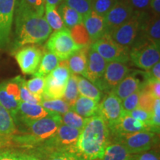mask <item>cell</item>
I'll return each instance as SVG.
<instances>
[{
  "instance_id": "6da1fadb",
  "label": "cell",
  "mask_w": 160,
  "mask_h": 160,
  "mask_svg": "<svg viewBox=\"0 0 160 160\" xmlns=\"http://www.w3.org/2000/svg\"><path fill=\"white\" fill-rule=\"evenodd\" d=\"M14 16V41L12 46L13 51L25 45H41L51 34L52 29L45 15L37 13L23 0H17Z\"/></svg>"
},
{
  "instance_id": "7a4b0ae2",
  "label": "cell",
  "mask_w": 160,
  "mask_h": 160,
  "mask_svg": "<svg viewBox=\"0 0 160 160\" xmlns=\"http://www.w3.org/2000/svg\"><path fill=\"white\" fill-rule=\"evenodd\" d=\"M110 131L107 124L99 115L88 118L80 131L76 152L82 160H98L109 143Z\"/></svg>"
},
{
  "instance_id": "3957f363",
  "label": "cell",
  "mask_w": 160,
  "mask_h": 160,
  "mask_svg": "<svg viewBox=\"0 0 160 160\" xmlns=\"http://www.w3.org/2000/svg\"><path fill=\"white\" fill-rule=\"evenodd\" d=\"M146 13H134L131 19L112 32V39L130 50L133 45L148 41L142 34V22Z\"/></svg>"
},
{
  "instance_id": "277c9868",
  "label": "cell",
  "mask_w": 160,
  "mask_h": 160,
  "mask_svg": "<svg viewBox=\"0 0 160 160\" xmlns=\"http://www.w3.org/2000/svg\"><path fill=\"white\" fill-rule=\"evenodd\" d=\"M45 48L57 56L60 60H67L82 48L73 41L70 29L65 28L51 33L46 42Z\"/></svg>"
},
{
  "instance_id": "5b68a950",
  "label": "cell",
  "mask_w": 160,
  "mask_h": 160,
  "mask_svg": "<svg viewBox=\"0 0 160 160\" xmlns=\"http://www.w3.org/2000/svg\"><path fill=\"white\" fill-rule=\"evenodd\" d=\"M23 124L28 128L29 135L34 142L35 148H37L42 142L53 137L62 122L61 115L50 113L42 119L23 122Z\"/></svg>"
},
{
  "instance_id": "8992f818",
  "label": "cell",
  "mask_w": 160,
  "mask_h": 160,
  "mask_svg": "<svg viewBox=\"0 0 160 160\" xmlns=\"http://www.w3.org/2000/svg\"><path fill=\"white\" fill-rule=\"evenodd\" d=\"M91 47L107 62H119L126 63L130 60V49L118 44L108 33L92 43Z\"/></svg>"
},
{
  "instance_id": "52a82bcc",
  "label": "cell",
  "mask_w": 160,
  "mask_h": 160,
  "mask_svg": "<svg viewBox=\"0 0 160 160\" xmlns=\"http://www.w3.org/2000/svg\"><path fill=\"white\" fill-rule=\"evenodd\" d=\"M159 47L148 41L137 44L130 50V60L136 67L145 71H148L159 62Z\"/></svg>"
},
{
  "instance_id": "ba28073f",
  "label": "cell",
  "mask_w": 160,
  "mask_h": 160,
  "mask_svg": "<svg viewBox=\"0 0 160 160\" xmlns=\"http://www.w3.org/2000/svg\"><path fill=\"white\" fill-rule=\"evenodd\" d=\"M114 137L116 142L125 145L131 154L150 151L157 143V133L151 131H141Z\"/></svg>"
},
{
  "instance_id": "9c48e42d",
  "label": "cell",
  "mask_w": 160,
  "mask_h": 160,
  "mask_svg": "<svg viewBox=\"0 0 160 160\" xmlns=\"http://www.w3.org/2000/svg\"><path fill=\"white\" fill-rule=\"evenodd\" d=\"M43 53L44 49L39 46L28 45L17 50L14 57L22 73L31 75L37 72Z\"/></svg>"
},
{
  "instance_id": "30bf717a",
  "label": "cell",
  "mask_w": 160,
  "mask_h": 160,
  "mask_svg": "<svg viewBox=\"0 0 160 160\" xmlns=\"http://www.w3.org/2000/svg\"><path fill=\"white\" fill-rule=\"evenodd\" d=\"M151 79L148 71H131L113 89V93L118 98L123 100L132 93L142 91Z\"/></svg>"
},
{
  "instance_id": "8fae6325",
  "label": "cell",
  "mask_w": 160,
  "mask_h": 160,
  "mask_svg": "<svg viewBox=\"0 0 160 160\" xmlns=\"http://www.w3.org/2000/svg\"><path fill=\"white\" fill-rule=\"evenodd\" d=\"M131 71L125 63L119 62H108L103 76L97 83V87L106 93L112 92Z\"/></svg>"
},
{
  "instance_id": "7c38bea8",
  "label": "cell",
  "mask_w": 160,
  "mask_h": 160,
  "mask_svg": "<svg viewBox=\"0 0 160 160\" xmlns=\"http://www.w3.org/2000/svg\"><path fill=\"white\" fill-rule=\"evenodd\" d=\"M124 113L122 100L112 92L106 93L99 103L98 115L102 118L108 128L117 122Z\"/></svg>"
},
{
  "instance_id": "4fadbf2b",
  "label": "cell",
  "mask_w": 160,
  "mask_h": 160,
  "mask_svg": "<svg viewBox=\"0 0 160 160\" xmlns=\"http://www.w3.org/2000/svg\"><path fill=\"white\" fill-rule=\"evenodd\" d=\"M17 0H0V50L9 43Z\"/></svg>"
},
{
  "instance_id": "5bb4252c",
  "label": "cell",
  "mask_w": 160,
  "mask_h": 160,
  "mask_svg": "<svg viewBox=\"0 0 160 160\" xmlns=\"http://www.w3.org/2000/svg\"><path fill=\"white\" fill-rule=\"evenodd\" d=\"M134 14L133 9L123 0H118L105 16L106 33H111Z\"/></svg>"
},
{
  "instance_id": "9a60e30c",
  "label": "cell",
  "mask_w": 160,
  "mask_h": 160,
  "mask_svg": "<svg viewBox=\"0 0 160 160\" xmlns=\"http://www.w3.org/2000/svg\"><path fill=\"white\" fill-rule=\"evenodd\" d=\"M108 62L90 46L88 51V62L85 78L97 86L103 76Z\"/></svg>"
},
{
  "instance_id": "2e32d148",
  "label": "cell",
  "mask_w": 160,
  "mask_h": 160,
  "mask_svg": "<svg viewBox=\"0 0 160 160\" xmlns=\"http://www.w3.org/2000/svg\"><path fill=\"white\" fill-rule=\"evenodd\" d=\"M108 128L109 131L111 132L113 136L129 134L141 131L152 132L149 126L141 122L126 113H124L117 122Z\"/></svg>"
},
{
  "instance_id": "e0dca14e",
  "label": "cell",
  "mask_w": 160,
  "mask_h": 160,
  "mask_svg": "<svg viewBox=\"0 0 160 160\" xmlns=\"http://www.w3.org/2000/svg\"><path fill=\"white\" fill-rule=\"evenodd\" d=\"M142 34L146 40L159 46L160 45V18L159 16L147 13L142 22Z\"/></svg>"
},
{
  "instance_id": "ac0fdd59",
  "label": "cell",
  "mask_w": 160,
  "mask_h": 160,
  "mask_svg": "<svg viewBox=\"0 0 160 160\" xmlns=\"http://www.w3.org/2000/svg\"><path fill=\"white\" fill-rule=\"evenodd\" d=\"M82 22L85 25L92 42H94L106 33L105 17L93 11H91L83 18Z\"/></svg>"
},
{
  "instance_id": "d6986e66",
  "label": "cell",
  "mask_w": 160,
  "mask_h": 160,
  "mask_svg": "<svg viewBox=\"0 0 160 160\" xmlns=\"http://www.w3.org/2000/svg\"><path fill=\"white\" fill-rule=\"evenodd\" d=\"M49 113V112L39 104H31L22 101L19 102L18 115H20V119L22 122L42 119Z\"/></svg>"
},
{
  "instance_id": "ffe728a7",
  "label": "cell",
  "mask_w": 160,
  "mask_h": 160,
  "mask_svg": "<svg viewBox=\"0 0 160 160\" xmlns=\"http://www.w3.org/2000/svg\"><path fill=\"white\" fill-rule=\"evenodd\" d=\"M99 103L93 99L79 96L70 110L76 112L82 117L90 118L98 115Z\"/></svg>"
},
{
  "instance_id": "44dd1931",
  "label": "cell",
  "mask_w": 160,
  "mask_h": 160,
  "mask_svg": "<svg viewBox=\"0 0 160 160\" xmlns=\"http://www.w3.org/2000/svg\"><path fill=\"white\" fill-rule=\"evenodd\" d=\"M88 48H82L75 52L68 59V67L72 73L81 75L84 77L85 74L88 62Z\"/></svg>"
},
{
  "instance_id": "7402d4cb",
  "label": "cell",
  "mask_w": 160,
  "mask_h": 160,
  "mask_svg": "<svg viewBox=\"0 0 160 160\" xmlns=\"http://www.w3.org/2000/svg\"><path fill=\"white\" fill-rule=\"evenodd\" d=\"M133 154L125 145L119 142L108 144L101 158L98 160H131Z\"/></svg>"
},
{
  "instance_id": "603a6c76",
  "label": "cell",
  "mask_w": 160,
  "mask_h": 160,
  "mask_svg": "<svg viewBox=\"0 0 160 160\" xmlns=\"http://www.w3.org/2000/svg\"><path fill=\"white\" fill-rule=\"evenodd\" d=\"M57 7L58 12L67 28L71 29L78 24L82 22V16L74 9L66 5L65 2H62Z\"/></svg>"
},
{
  "instance_id": "cb8c5ba5",
  "label": "cell",
  "mask_w": 160,
  "mask_h": 160,
  "mask_svg": "<svg viewBox=\"0 0 160 160\" xmlns=\"http://www.w3.org/2000/svg\"><path fill=\"white\" fill-rule=\"evenodd\" d=\"M78 91L79 96L88 98L99 102L102 98V92L89 80L78 75Z\"/></svg>"
},
{
  "instance_id": "d4e9b609",
  "label": "cell",
  "mask_w": 160,
  "mask_h": 160,
  "mask_svg": "<svg viewBox=\"0 0 160 160\" xmlns=\"http://www.w3.org/2000/svg\"><path fill=\"white\" fill-rule=\"evenodd\" d=\"M66 85L58 82L51 76L48 75L45 77V87L43 99H62Z\"/></svg>"
},
{
  "instance_id": "484cf974",
  "label": "cell",
  "mask_w": 160,
  "mask_h": 160,
  "mask_svg": "<svg viewBox=\"0 0 160 160\" xmlns=\"http://www.w3.org/2000/svg\"><path fill=\"white\" fill-rule=\"evenodd\" d=\"M60 59L57 56L48 51L43 53L39 66L37 72L33 74L34 77H45L53 71L59 65Z\"/></svg>"
},
{
  "instance_id": "4316f807",
  "label": "cell",
  "mask_w": 160,
  "mask_h": 160,
  "mask_svg": "<svg viewBox=\"0 0 160 160\" xmlns=\"http://www.w3.org/2000/svg\"><path fill=\"white\" fill-rule=\"evenodd\" d=\"M20 102H18L8 93L5 87V83L0 84V104L4 106L11 113L13 119L17 120L19 113V105Z\"/></svg>"
},
{
  "instance_id": "83f0119b",
  "label": "cell",
  "mask_w": 160,
  "mask_h": 160,
  "mask_svg": "<svg viewBox=\"0 0 160 160\" xmlns=\"http://www.w3.org/2000/svg\"><path fill=\"white\" fill-rule=\"evenodd\" d=\"M45 19L52 31H59L66 28L57 10V6L45 3Z\"/></svg>"
},
{
  "instance_id": "f1b7e54d",
  "label": "cell",
  "mask_w": 160,
  "mask_h": 160,
  "mask_svg": "<svg viewBox=\"0 0 160 160\" xmlns=\"http://www.w3.org/2000/svg\"><path fill=\"white\" fill-rule=\"evenodd\" d=\"M16 131V124L10 112L0 104V135H12Z\"/></svg>"
},
{
  "instance_id": "f546056e",
  "label": "cell",
  "mask_w": 160,
  "mask_h": 160,
  "mask_svg": "<svg viewBox=\"0 0 160 160\" xmlns=\"http://www.w3.org/2000/svg\"><path fill=\"white\" fill-rule=\"evenodd\" d=\"M70 32L75 43L81 48H88L93 43L83 22L75 25L70 29Z\"/></svg>"
},
{
  "instance_id": "4dcf8cb0",
  "label": "cell",
  "mask_w": 160,
  "mask_h": 160,
  "mask_svg": "<svg viewBox=\"0 0 160 160\" xmlns=\"http://www.w3.org/2000/svg\"><path fill=\"white\" fill-rule=\"evenodd\" d=\"M78 75L72 73L71 74L67 85L65 87V93L63 96V99L71 107L75 103L76 100L79 97L78 91Z\"/></svg>"
},
{
  "instance_id": "1f68e13d",
  "label": "cell",
  "mask_w": 160,
  "mask_h": 160,
  "mask_svg": "<svg viewBox=\"0 0 160 160\" xmlns=\"http://www.w3.org/2000/svg\"><path fill=\"white\" fill-rule=\"evenodd\" d=\"M40 105L49 113H57L61 116L71 109L70 105L62 99H43Z\"/></svg>"
},
{
  "instance_id": "d6a6232c",
  "label": "cell",
  "mask_w": 160,
  "mask_h": 160,
  "mask_svg": "<svg viewBox=\"0 0 160 160\" xmlns=\"http://www.w3.org/2000/svg\"><path fill=\"white\" fill-rule=\"evenodd\" d=\"M62 122L64 125L73 128L80 130L83 128L85 125L88 118L82 117V116L78 114L76 112L70 110L63 115L61 116Z\"/></svg>"
},
{
  "instance_id": "836d02e7",
  "label": "cell",
  "mask_w": 160,
  "mask_h": 160,
  "mask_svg": "<svg viewBox=\"0 0 160 160\" xmlns=\"http://www.w3.org/2000/svg\"><path fill=\"white\" fill-rule=\"evenodd\" d=\"M71 72L68 67V63L67 60H60L57 67L51 71L48 75L53 78L58 82L66 85L71 77Z\"/></svg>"
},
{
  "instance_id": "e575fe53",
  "label": "cell",
  "mask_w": 160,
  "mask_h": 160,
  "mask_svg": "<svg viewBox=\"0 0 160 160\" xmlns=\"http://www.w3.org/2000/svg\"><path fill=\"white\" fill-rule=\"evenodd\" d=\"M37 157L42 160H82L77 153L66 151H51Z\"/></svg>"
},
{
  "instance_id": "d590c367",
  "label": "cell",
  "mask_w": 160,
  "mask_h": 160,
  "mask_svg": "<svg viewBox=\"0 0 160 160\" xmlns=\"http://www.w3.org/2000/svg\"><path fill=\"white\" fill-rule=\"evenodd\" d=\"M26 86L32 94L43 100L44 91L45 87V77H34L28 81H26Z\"/></svg>"
},
{
  "instance_id": "8d00e7d4",
  "label": "cell",
  "mask_w": 160,
  "mask_h": 160,
  "mask_svg": "<svg viewBox=\"0 0 160 160\" xmlns=\"http://www.w3.org/2000/svg\"><path fill=\"white\" fill-rule=\"evenodd\" d=\"M15 79L19 84V90H20V97H21V101L25 102L31 103V104H41L42 99L39 97H35L28 91L26 86V80L24 78L21 77L20 76L15 77Z\"/></svg>"
},
{
  "instance_id": "74e56055",
  "label": "cell",
  "mask_w": 160,
  "mask_h": 160,
  "mask_svg": "<svg viewBox=\"0 0 160 160\" xmlns=\"http://www.w3.org/2000/svg\"><path fill=\"white\" fill-rule=\"evenodd\" d=\"M63 2L77 11L83 18L91 11V0H63Z\"/></svg>"
},
{
  "instance_id": "f35d334b",
  "label": "cell",
  "mask_w": 160,
  "mask_h": 160,
  "mask_svg": "<svg viewBox=\"0 0 160 160\" xmlns=\"http://www.w3.org/2000/svg\"><path fill=\"white\" fill-rule=\"evenodd\" d=\"M118 0H91V11L105 17Z\"/></svg>"
},
{
  "instance_id": "ab89813d",
  "label": "cell",
  "mask_w": 160,
  "mask_h": 160,
  "mask_svg": "<svg viewBox=\"0 0 160 160\" xmlns=\"http://www.w3.org/2000/svg\"><path fill=\"white\" fill-rule=\"evenodd\" d=\"M133 9L134 13H146L151 12V0H123Z\"/></svg>"
},
{
  "instance_id": "60d3db41",
  "label": "cell",
  "mask_w": 160,
  "mask_h": 160,
  "mask_svg": "<svg viewBox=\"0 0 160 160\" xmlns=\"http://www.w3.org/2000/svg\"><path fill=\"white\" fill-rule=\"evenodd\" d=\"M128 114H129L131 117L134 118L137 120H139V122H142L148 126H149L151 128L152 132L155 133L154 131H153V127H152V123H151V119H152V115L151 113L150 112H148L145 111V110H142L139 108H137L132 111L129 113H126Z\"/></svg>"
},
{
  "instance_id": "b9f144b4",
  "label": "cell",
  "mask_w": 160,
  "mask_h": 160,
  "mask_svg": "<svg viewBox=\"0 0 160 160\" xmlns=\"http://www.w3.org/2000/svg\"><path fill=\"white\" fill-rule=\"evenodd\" d=\"M155 98L148 91L142 90L140 91V96L139 99V108L145 110V111L151 113L153 111V105H154Z\"/></svg>"
},
{
  "instance_id": "7bdbcfd3",
  "label": "cell",
  "mask_w": 160,
  "mask_h": 160,
  "mask_svg": "<svg viewBox=\"0 0 160 160\" xmlns=\"http://www.w3.org/2000/svg\"><path fill=\"white\" fill-rule=\"evenodd\" d=\"M140 91H141L132 93L125 99L122 100V105L123 111L125 113H129L139 107Z\"/></svg>"
},
{
  "instance_id": "ee69618b",
  "label": "cell",
  "mask_w": 160,
  "mask_h": 160,
  "mask_svg": "<svg viewBox=\"0 0 160 160\" xmlns=\"http://www.w3.org/2000/svg\"><path fill=\"white\" fill-rule=\"evenodd\" d=\"M151 123L153 131L156 133H159L160 127V99H156L151 112Z\"/></svg>"
},
{
  "instance_id": "f6af8a7d",
  "label": "cell",
  "mask_w": 160,
  "mask_h": 160,
  "mask_svg": "<svg viewBox=\"0 0 160 160\" xmlns=\"http://www.w3.org/2000/svg\"><path fill=\"white\" fill-rule=\"evenodd\" d=\"M144 91H148L153 96L155 99L160 98V80L150 79L143 88Z\"/></svg>"
},
{
  "instance_id": "bcb514c9",
  "label": "cell",
  "mask_w": 160,
  "mask_h": 160,
  "mask_svg": "<svg viewBox=\"0 0 160 160\" xmlns=\"http://www.w3.org/2000/svg\"><path fill=\"white\" fill-rule=\"evenodd\" d=\"M32 10L40 15H45V0H23Z\"/></svg>"
},
{
  "instance_id": "7dc6e473",
  "label": "cell",
  "mask_w": 160,
  "mask_h": 160,
  "mask_svg": "<svg viewBox=\"0 0 160 160\" xmlns=\"http://www.w3.org/2000/svg\"><path fill=\"white\" fill-rule=\"evenodd\" d=\"M131 160H159V157L155 151H148L141 153L133 154Z\"/></svg>"
},
{
  "instance_id": "c3c4849f",
  "label": "cell",
  "mask_w": 160,
  "mask_h": 160,
  "mask_svg": "<svg viewBox=\"0 0 160 160\" xmlns=\"http://www.w3.org/2000/svg\"><path fill=\"white\" fill-rule=\"evenodd\" d=\"M17 160H42L33 153L20 151H12Z\"/></svg>"
},
{
  "instance_id": "681fc988",
  "label": "cell",
  "mask_w": 160,
  "mask_h": 160,
  "mask_svg": "<svg viewBox=\"0 0 160 160\" xmlns=\"http://www.w3.org/2000/svg\"><path fill=\"white\" fill-rule=\"evenodd\" d=\"M148 73L150 77L153 79L160 80V62L156 63L151 69L149 70Z\"/></svg>"
},
{
  "instance_id": "f907efd6",
  "label": "cell",
  "mask_w": 160,
  "mask_h": 160,
  "mask_svg": "<svg viewBox=\"0 0 160 160\" xmlns=\"http://www.w3.org/2000/svg\"><path fill=\"white\" fill-rule=\"evenodd\" d=\"M151 13L159 16L160 14V0H151Z\"/></svg>"
},
{
  "instance_id": "816d5d0a",
  "label": "cell",
  "mask_w": 160,
  "mask_h": 160,
  "mask_svg": "<svg viewBox=\"0 0 160 160\" xmlns=\"http://www.w3.org/2000/svg\"><path fill=\"white\" fill-rule=\"evenodd\" d=\"M0 160H17V159H16L14 155L13 154L12 151H5L2 156V157L0 159Z\"/></svg>"
},
{
  "instance_id": "f5cc1de1",
  "label": "cell",
  "mask_w": 160,
  "mask_h": 160,
  "mask_svg": "<svg viewBox=\"0 0 160 160\" xmlns=\"http://www.w3.org/2000/svg\"><path fill=\"white\" fill-rule=\"evenodd\" d=\"M63 2V0H45V3L50 4V5H53L58 6L60 3Z\"/></svg>"
},
{
  "instance_id": "db71d44e",
  "label": "cell",
  "mask_w": 160,
  "mask_h": 160,
  "mask_svg": "<svg viewBox=\"0 0 160 160\" xmlns=\"http://www.w3.org/2000/svg\"><path fill=\"white\" fill-rule=\"evenodd\" d=\"M5 151H2V150H0V159H1L2 157V156L4 154V153H5Z\"/></svg>"
}]
</instances>
